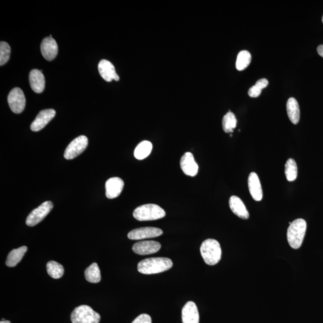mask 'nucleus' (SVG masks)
I'll use <instances>...</instances> for the list:
<instances>
[{
	"label": "nucleus",
	"instance_id": "f8f14e48",
	"mask_svg": "<svg viewBox=\"0 0 323 323\" xmlns=\"http://www.w3.org/2000/svg\"><path fill=\"white\" fill-rule=\"evenodd\" d=\"M161 244L155 241H144L135 243L133 250L137 254L148 255L154 254L160 251Z\"/></svg>",
	"mask_w": 323,
	"mask_h": 323
},
{
	"label": "nucleus",
	"instance_id": "c85d7f7f",
	"mask_svg": "<svg viewBox=\"0 0 323 323\" xmlns=\"http://www.w3.org/2000/svg\"><path fill=\"white\" fill-rule=\"evenodd\" d=\"M11 49L9 45L6 42L0 43V66H4L9 60Z\"/></svg>",
	"mask_w": 323,
	"mask_h": 323
},
{
	"label": "nucleus",
	"instance_id": "393cba45",
	"mask_svg": "<svg viewBox=\"0 0 323 323\" xmlns=\"http://www.w3.org/2000/svg\"><path fill=\"white\" fill-rule=\"evenodd\" d=\"M285 174L287 180L289 181H293L298 177L297 164L293 159H289L285 165Z\"/></svg>",
	"mask_w": 323,
	"mask_h": 323
},
{
	"label": "nucleus",
	"instance_id": "7ed1b4c3",
	"mask_svg": "<svg viewBox=\"0 0 323 323\" xmlns=\"http://www.w3.org/2000/svg\"><path fill=\"white\" fill-rule=\"evenodd\" d=\"M201 254L205 263L213 266L219 262L222 257V249L217 240L207 239L202 242Z\"/></svg>",
	"mask_w": 323,
	"mask_h": 323
},
{
	"label": "nucleus",
	"instance_id": "6e6552de",
	"mask_svg": "<svg viewBox=\"0 0 323 323\" xmlns=\"http://www.w3.org/2000/svg\"><path fill=\"white\" fill-rule=\"evenodd\" d=\"M88 139L86 136H79L67 147L64 153V158L71 160L82 154L88 146Z\"/></svg>",
	"mask_w": 323,
	"mask_h": 323
},
{
	"label": "nucleus",
	"instance_id": "c756f323",
	"mask_svg": "<svg viewBox=\"0 0 323 323\" xmlns=\"http://www.w3.org/2000/svg\"><path fill=\"white\" fill-rule=\"evenodd\" d=\"M132 323H152V318L148 314H141Z\"/></svg>",
	"mask_w": 323,
	"mask_h": 323
},
{
	"label": "nucleus",
	"instance_id": "412c9836",
	"mask_svg": "<svg viewBox=\"0 0 323 323\" xmlns=\"http://www.w3.org/2000/svg\"><path fill=\"white\" fill-rule=\"evenodd\" d=\"M27 246H22L16 249H13L8 254L5 265L8 267H14L22 259L23 255L27 251Z\"/></svg>",
	"mask_w": 323,
	"mask_h": 323
},
{
	"label": "nucleus",
	"instance_id": "dca6fc26",
	"mask_svg": "<svg viewBox=\"0 0 323 323\" xmlns=\"http://www.w3.org/2000/svg\"><path fill=\"white\" fill-rule=\"evenodd\" d=\"M98 71L102 78L105 81L110 82L112 81H119V76L117 74L114 66L108 60H102L99 62Z\"/></svg>",
	"mask_w": 323,
	"mask_h": 323
},
{
	"label": "nucleus",
	"instance_id": "2f4dec72",
	"mask_svg": "<svg viewBox=\"0 0 323 323\" xmlns=\"http://www.w3.org/2000/svg\"><path fill=\"white\" fill-rule=\"evenodd\" d=\"M0 323H11V322L10 321H8V320L7 321H5H5H1Z\"/></svg>",
	"mask_w": 323,
	"mask_h": 323
},
{
	"label": "nucleus",
	"instance_id": "9b49d317",
	"mask_svg": "<svg viewBox=\"0 0 323 323\" xmlns=\"http://www.w3.org/2000/svg\"><path fill=\"white\" fill-rule=\"evenodd\" d=\"M180 166L182 171L188 176L195 177L198 174L199 166L192 153L187 152L183 155L181 158Z\"/></svg>",
	"mask_w": 323,
	"mask_h": 323
},
{
	"label": "nucleus",
	"instance_id": "b1692460",
	"mask_svg": "<svg viewBox=\"0 0 323 323\" xmlns=\"http://www.w3.org/2000/svg\"><path fill=\"white\" fill-rule=\"evenodd\" d=\"M237 120L236 116L233 113L229 111L223 117L222 120V126L223 131L226 133H233L234 129L236 128Z\"/></svg>",
	"mask_w": 323,
	"mask_h": 323
},
{
	"label": "nucleus",
	"instance_id": "1a4fd4ad",
	"mask_svg": "<svg viewBox=\"0 0 323 323\" xmlns=\"http://www.w3.org/2000/svg\"><path fill=\"white\" fill-rule=\"evenodd\" d=\"M162 234L163 231L160 228L145 227L136 229L129 232L128 237L132 240H141L160 237Z\"/></svg>",
	"mask_w": 323,
	"mask_h": 323
},
{
	"label": "nucleus",
	"instance_id": "20e7f679",
	"mask_svg": "<svg viewBox=\"0 0 323 323\" xmlns=\"http://www.w3.org/2000/svg\"><path fill=\"white\" fill-rule=\"evenodd\" d=\"M165 211L157 204H149L141 205L134 210L133 216L139 221H151L163 218Z\"/></svg>",
	"mask_w": 323,
	"mask_h": 323
},
{
	"label": "nucleus",
	"instance_id": "7c9ffc66",
	"mask_svg": "<svg viewBox=\"0 0 323 323\" xmlns=\"http://www.w3.org/2000/svg\"><path fill=\"white\" fill-rule=\"evenodd\" d=\"M317 52L320 56H321L323 58V45H320L318 48H317Z\"/></svg>",
	"mask_w": 323,
	"mask_h": 323
},
{
	"label": "nucleus",
	"instance_id": "473e14b6",
	"mask_svg": "<svg viewBox=\"0 0 323 323\" xmlns=\"http://www.w3.org/2000/svg\"><path fill=\"white\" fill-rule=\"evenodd\" d=\"M322 22L323 23V17H322Z\"/></svg>",
	"mask_w": 323,
	"mask_h": 323
},
{
	"label": "nucleus",
	"instance_id": "a211bd4d",
	"mask_svg": "<svg viewBox=\"0 0 323 323\" xmlns=\"http://www.w3.org/2000/svg\"><path fill=\"white\" fill-rule=\"evenodd\" d=\"M29 79L32 90L37 93L43 92L45 88V78L42 72L37 69L31 70Z\"/></svg>",
	"mask_w": 323,
	"mask_h": 323
},
{
	"label": "nucleus",
	"instance_id": "cd10ccee",
	"mask_svg": "<svg viewBox=\"0 0 323 323\" xmlns=\"http://www.w3.org/2000/svg\"><path fill=\"white\" fill-rule=\"evenodd\" d=\"M268 81L266 79H260L253 86L249 88L248 92V95L251 98H256L260 95L262 89L268 86Z\"/></svg>",
	"mask_w": 323,
	"mask_h": 323
},
{
	"label": "nucleus",
	"instance_id": "ddd939ff",
	"mask_svg": "<svg viewBox=\"0 0 323 323\" xmlns=\"http://www.w3.org/2000/svg\"><path fill=\"white\" fill-rule=\"evenodd\" d=\"M40 49L43 57L49 61L54 60L58 54L57 43L52 37H46L43 40Z\"/></svg>",
	"mask_w": 323,
	"mask_h": 323
},
{
	"label": "nucleus",
	"instance_id": "423d86ee",
	"mask_svg": "<svg viewBox=\"0 0 323 323\" xmlns=\"http://www.w3.org/2000/svg\"><path fill=\"white\" fill-rule=\"evenodd\" d=\"M54 207L51 201H46L34 209L29 214L26 220V224L28 226H34L39 224L48 215Z\"/></svg>",
	"mask_w": 323,
	"mask_h": 323
},
{
	"label": "nucleus",
	"instance_id": "f03ea898",
	"mask_svg": "<svg viewBox=\"0 0 323 323\" xmlns=\"http://www.w3.org/2000/svg\"><path fill=\"white\" fill-rule=\"evenodd\" d=\"M307 226L306 221L302 219H296L291 223L287 233L288 242L291 247L293 249L301 247L306 234Z\"/></svg>",
	"mask_w": 323,
	"mask_h": 323
},
{
	"label": "nucleus",
	"instance_id": "f257e3e1",
	"mask_svg": "<svg viewBox=\"0 0 323 323\" xmlns=\"http://www.w3.org/2000/svg\"><path fill=\"white\" fill-rule=\"evenodd\" d=\"M173 265L172 260L167 257H152L141 261L138 271L143 274L151 275L168 271Z\"/></svg>",
	"mask_w": 323,
	"mask_h": 323
},
{
	"label": "nucleus",
	"instance_id": "9d476101",
	"mask_svg": "<svg viewBox=\"0 0 323 323\" xmlns=\"http://www.w3.org/2000/svg\"><path fill=\"white\" fill-rule=\"evenodd\" d=\"M55 115L56 111L54 109H46L41 111L36 117V119L31 123V130L34 132L42 130L54 118Z\"/></svg>",
	"mask_w": 323,
	"mask_h": 323
},
{
	"label": "nucleus",
	"instance_id": "39448f33",
	"mask_svg": "<svg viewBox=\"0 0 323 323\" xmlns=\"http://www.w3.org/2000/svg\"><path fill=\"white\" fill-rule=\"evenodd\" d=\"M100 320V315L87 305L76 308L71 314L73 323H99Z\"/></svg>",
	"mask_w": 323,
	"mask_h": 323
},
{
	"label": "nucleus",
	"instance_id": "bb28decb",
	"mask_svg": "<svg viewBox=\"0 0 323 323\" xmlns=\"http://www.w3.org/2000/svg\"><path fill=\"white\" fill-rule=\"evenodd\" d=\"M251 61L250 53L247 51H241L238 55L236 61V68L239 71H242L247 67Z\"/></svg>",
	"mask_w": 323,
	"mask_h": 323
},
{
	"label": "nucleus",
	"instance_id": "4be33fe9",
	"mask_svg": "<svg viewBox=\"0 0 323 323\" xmlns=\"http://www.w3.org/2000/svg\"><path fill=\"white\" fill-rule=\"evenodd\" d=\"M153 145L149 141H143L137 146L134 151V157L137 160H143L151 154Z\"/></svg>",
	"mask_w": 323,
	"mask_h": 323
},
{
	"label": "nucleus",
	"instance_id": "5701e85b",
	"mask_svg": "<svg viewBox=\"0 0 323 323\" xmlns=\"http://www.w3.org/2000/svg\"><path fill=\"white\" fill-rule=\"evenodd\" d=\"M85 278L87 281L92 283H98L100 282L101 272L96 263H93L84 272Z\"/></svg>",
	"mask_w": 323,
	"mask_h": 323
},
{
	"label": "nucleus",
	"instance_id": "aec40b11",
	"mask_svg": "<svg viewBox=\"0 0 323 323\" xmlns=\"http://www.w3.org/2000/svg\"><path fill=\"white\" fill-rule=\"evenodd\" d=\"M286 107L290 121L293 124H298L300 120V108L297 100L294 98H290L288 99Z\"/></svg>",
	"mask_w": 323,
	"mask_h": 323
},
{
	"label": "nucleus",
	"instance_id": "f3484780",
	"mask_svg": "<svg viewBox=\"0 0 323 323\" xmlns=\"http://www.w3.org/2000/svg\"><path fill=\"white\" fill-rule=\"evenodd\" d=\"M248 184L249 193H250L252 198L255 201L262 200L263 198L262 188L259 178L256 173L251 172L249 175Z\"/></svg>",
	"mask_w": 323,
	"mask_h": 323
},
{
	"label": "nucleus",
	"instance_id": "a878e982",
	"mask_svg": "<svg viewBox=\"0 0 323 323\" xmlns=\"http://www.w3.org/2000/svg\"><path fill=\"white\" fill-rule=\"evenodd\" d=\"M47 271L53 278L58 279L63 277L64 269L63 265L55 261H50L47 264Z\"/></svg>",
	"mask_w": 323,
	"mask_h": 323
},
{
	"label": "nucleus",
	"instance_id": "0eeeda50",
	"mask_svg": "<svg viewBox=\"0 0 323 323\" xmlns=\"http://www.w3.org/2000/svg\"><path fill=\"white\" fill-rule=\"evenodd\" d=\"M8 103L11 111L16 114H20L25 109L26 99L24 93L19 87H14L8 94Z\"/></svg>",
	"mask_w": 323,
	"mask_h": 323
},
{
	"label": "nucleus",
	"instance_id": "6ab92c4d",
	"mask_svg": "<svg viewBox=\"0 0 323 323\" xmlns=\"http://www.w3.org/2000/svg\"><path fill=\"white\" fill-rule=\"evenodd\" d=\"M230 207L233 212L240 218L248 219L249 213L242 199L237 196H232L230 199Z\"/></svg>",
	"mask_w": 323,
	"mask_h": 323
},
{
	"label": "nucleus",
	"instance_id": "4468645a",
	"mask_svg": "<svg viewBox=\"0 0 323 323\" xmlns=\"http://www.w3.org/2000/svg\"><path fill=\"white\" fill-rule=\"evenodd\" d=\"M124 187V182L119 177H113L105 183V195L108 199H114L120 195Z\"/></svg>",
	"mask_w": 323,
	"mask_h": 323
},
{
	"label": "nucleus",
	"instance_id": "2eb2a0df",
	"mask_svg": "<svg viewBox=\"0 0 323 323\" xmlns=\"http://www.w3.org/2000/svg\"><path fill=\"white\" fill-rule=\"evenodd\" d=\"M181 317L183 323H199V314L195 302L189 301L185 304Z\"/></svg>",
	"mask_w": 323,
	"mask_h": 323
}]
</instances>
